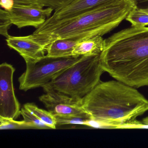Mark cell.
Listing matches in <instances>:
<instances>
[{
    "label": "cell",
    "mask_w": 148,
    "mask_h": 148,
    "mask_svg": "<svg viewBox=\"0 0 148 148\" xmlns=\"http://www.w3.org/2000/svg\"><path fill=\"white\" fill-rule=\"evenodd\" d=\"M91 117L86 126L116 129L136 120L148 111V99L135 87L118 80L100 82L83 99Z\"/></svg>",
    "instance_id": "obj_1"
},
{
    "label": "cell",
    "mask_w": 148,
    "mask_h": 148,
    "mask_svg": "<svg viewBox=\"0 0 148 148\" xmlns=\"http://www.w3.org/2000/svg\"><path fill=\"white\" fill-rule=\"evenodd\" d=\"M100 60L116 80L136 88L148 86V27L131 26L105 39Z\"/></svg>",
    "instance_id": "obj_2"
},
{
    "label": "cell",
    "mask_w": 148,
    "mask_h": 148,
    "mask_svg": "<svg viewBox=\"0 0 148 148\" xmlns=\"http://www.w3.org/2000/svg\"><path fill=\"white\" fill-rule=\"evenodd\" d=\"M135 8L132 0H113L69 18L47 19L32 35L46 48L56 40L81 41L97 35L102 36L117 27Z\"/></svg>",
    "instance_id": "obj_3"
},
{
    "label": "cell",
    "mask_w": 148,
    "mask_h": 148,
    "mask_svg": "<svg viewBox=\"0 0 148 148\" xmlns=\"http://www.w3.org/2000/svg\"><path fill=\"white\" fill-rule=\"evenodd\" d=\"M100 56H82L77 62L58 73L45 85L82 100L101 82L100 77L105 71L101 66Z\"/></svg>",
    "instance_id": "obj_4"
},
{
    "label": "cell",
    "mask_w": 148,
    "mask_h": 148,
    "mask_svg": "<svg viewBox=\"0 0 148 148\" xmlns=\"http://www.w3.org/2000/svg\"><path fill=\"white\" fill-rule=\"evenodd\" d=\"M81 57L52 58L45 55L37 60L26 62L25 71L18 78L20 90L27 91L43 87L58 73L77 62Z\"/></svg>",
    "instance_id": "obj_5"
},
{
    "label": "cell",
    "mask_w": 148,
    "mask_h": 148,
    "mask_svg": "<svg viewBox=\"0 0 148 148\" xmlns=\"http://www.w3.org/2000/svg\"><path fill=\"white\" fill-rule=\"evenodd\" d=\"M53 9L44 8L38 3L25 5H14L9 11L1 9L0 19L8 21L18 28L33 27H40L52 16Z\"/></svg>",
    "instance_id": "obj_6"
},
{
    "label": "cell",
    "mask_w": 148,
    "mask_h": 148,
    "mask_svg": "<svg viewBox=\"0 0 148 148\" xmlns=\"http://www.w3.org/2000/svg\"><path fill=\"white\" fill-rule=\"evenodd\" d=\"M12 65L3 63L0 65V117L16 119L21 114L20 104L14 92Z\"/></svg>",
    "instance_id": "obj_7"
},
{
    "label": "cell",
    "mask_w": 148,
    "mask_h": 148,
    "mask_svg": "<svg viewBox=\"0 0 148 148\" xmlns=\"http://www.w3.org/2000/svg\"><path fill=\"white\" fill-rule=\"evenodd\" d=\"M45 93L39 97L47 110L54 116L84 115L87 112L82 106L83 99H76L47 85L43 87Z\"/></svg>",
    "instance_id": "obj_8"
},
{
    "label": "cell",
    "mask_w": 148,
    "mask_h": 148,
    "mask_svg": "<svg viewBox=\"0 0 148 148\" xmlns=\"http://www.w3.org/2000/svg\"><path fill=\"white\" fill-rule=\"evenodd\" d=\"M6 41L8 47L18 52L25 62L37 60L45 56L46 48L38 42L32 34L25 36L10 35Z\"/></svg>",
    "instance_id": "obj_9"
},
{
    "label": "cell",
    "mask_w": 148,
    "mask_h": 148,
    "mask_svg": "<svg viewBox=\"0 0 148 148\" xmlns=\"http://www.w3.org/2000/svg\"><path fill=\"white\" fill-rule=\"evenodd\" d=\"M112 1L113 0H76L68 5L55 11L48 19L54 21L69 18Z\"/></svg>",
    "instance_id": "obj_10"
},
{
    "label": "cell",
    "mask_w": 148,
    "mask_h": 148,
    "mask_svg": "<svg viewBox=\"0 0 148 148\" xmlns=\"http://www.w3.org/2000/svg\"><path fill=\"white\" fill-rule=\"evenodd\" d=\"M105 39L97 35L79 42L72 52L73 56H90L100 55L103 51Z\"/></svg>",
    "instance_id": "obj_11"
},
{
    "label": "cell",
    "mask_w": 148,
    "mask_h": 148,
    "mask_svg": "<svg viewBox=\"0 0 148 148\" xmlns=\"http://www.w3.org/2000/svg\"><path fill=\"white\" fill-rule=\"evenodd\" d=\"M80 40L73 39H60L51 43L46 48V56L52 58H65L72 56L76 45Z\"/></svg>",
    "instance_id": "obj_12"
},
{
    "label": "cell",
    "mask_w": 148,
    "mask_h": 148,
    "mask_svg": "<svg viewBox=\"0 0 148 148\" xmlns=\"http://www.w3.org/2000/svg\"><path fill=\"white\" fill-rule=\"evenodd\" d=\"M24 107L50 127V129H56L57 123L55 117L48 110L38 108L33 103H27L24 105Z\"/></svg>",
    "instance_id": "obj_13"
},
{
    "label": "cell",
    "mask_w": 148,
    "mask_h": 148,
    "mask_svg": "<svg viewBox=\"0 0 148 148\" xmlns=\"http://www.w3.org/2000/svg\"><path fill=\"white\" fill-rule=\"evenodd\" d=\"M125 20L132 26L146 27L148 25V12L135 8L130 12Z\"/></svg>",
    "instance_id": "obj_14"
},
{
    "label": "cell",
    "mask_w": 148,
    "mask_h": 148,
    "mask_svg": "<svg viewBox=\"0 0 148 148\" xmlns=\"http://www.w3.org/2000/svg\"><path fill=\"white\" fill-rule=\"evenodd\" d=\"M57 126L68 125H85L86 121L91 119L88 113L84 115H71V116H55Z\"/></svg>",
    "instance_id": "obj_15"
},
{
    "label": "cell",
    "mask_w": 148,
    "mask_h": 148,
    "mask_svg": "<svg viewBox=\"0 0 148 148\" xmlns=\"http://www.w3.org/2000/svg\"><path fill=\"white\" fill-rule=\"evenodd\" d=\"M34 129L29 123L23 121L0 117V130H26Z\"/></svg>",
    "instance_id": "obj_16"
},
{
    "label": "cell",
    "mask_w": 148,
    "mask_h": 148,
    "mask_svg": "<svg viewBox=\"0 0 148 148\" xmlns=\"http://www.w3.org/2000/svg\"><path fill=\"white\" fill-rule=\"evenodd\" d=\"M21 112L24 118V120L30 124L33 127L34 129L40 130L51 129L50 127L43 123L40 119H39L24 106L21 108Z\"/></svg>",
    "instance_id": "obj_17"
},
{
    "label": "cell",
    "mask_w": 148,
    "mask_h": 148,
    "mask_svg": "<svg viewBox=\"0 0 148 148\" xmlns=\"http://www.w3.org/2000/svg\"><path fill=\"white\" fill-rule=\"evenodd\" d=\"M43 7L50 8L54 11L63 8L76 0H34Z\"/></svg>",
    "instance_id": "obj_18"
},
{
    "label": "cell",
    "mask_w": 148,
    "mask_h": 148,
    "mask_svg": "<svg viewBox=\"0 0 148 148\" xmlns=\"http://www.w3.org/2000/svg\"><path fill=\"white\" fill-rule=\"evenodd\" d=\"M12 25L7 21L1 19V34L5 37L6 38L10 36L8 33V31Z\"/></svg>",
    "instance_id": "obj_19"
},
{
    "label": "cell",
    "mask_w": 148,
    "mask_h": 148,
    "mask_svg": "<svg viewBox=\"0 0 148 148\" xmlns=\"http://www.w3.org/2000/svg\"><path fill=\"white\" fill-rule=\"evenodd\" d=\"M136 8L148 12V0H132Z\"/></svg>",
    "instance_id": "obj_20"
},
{
    "label": "cell",
    "mask_w": 148,
    "mask_h": 148,
    "mask_svg": "<svg viewBox=\"0 0 148 148\" xmlns=\"http://www.w3.org/2000/svg\"><path fill=\"white\" fill-rule=\"evenodd\" d=\"M0 5L4 10L9 11L14 5V0H1Z\"/></svg>",
    "instance_id": "obj_21"
},
{
    "label": "cell",
    "mask_w": 148,
    "mask_h": 148,
    "mask_svg": "<svg viewBox=\"0 0 148 148\" xmlns=\"http://www.w3.org/2000/svg\"><path fill=\"white\" fill-rule=\"evenodd\" d=\"M14 5H25L37 3L34 0H14Z\"/></svg>",
    "instance_id": "obj_22"
}]
</instances>
